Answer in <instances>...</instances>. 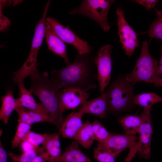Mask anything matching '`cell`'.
I'll return each instance as SVG.
<instances>
[{
    "label": "cell",
    "instance_id": "cell-1",
    "mask_svg": "<svg viewBox=\"0 0 162 162\" xmlns=\"http://www.w3.org/2000/svg\"><path fill=\"white\" fill-rule=\"evenodd\" d=\"M51 76L63 89L73 88L88 92L97 87L98 75L92 52L75 55V60L59 70L54 69Z\"/></svg>",
    "mask_w": 162,
    "mask_h": 162
},
{
    "label": "cell",
    "instance_id": "cell-2",
    "mask_svg": "<svg viewBox=\"0 0 162 162\" xmlns=\"http://www.w3.org/2000/svg\"><path fill=\"white\" fill-rule=\"evenodd\" d=\"M48 74L38 72L31 76V87L29 89L35 95L47 110L59 130L64 118L60 106L63 89L54 80L48 78Z\"/></svg>",
    "mask_w": 162,
    "mask_h": 162
},
{
    "label": "cell",
    "instance_id": "cell-3",
    "mask_svg": "<svg viewBox=\"0 0 162 162\" xmlns=\"http://www.w3.org/2000/svg\"><path fill=\"white\" fill-rule=\"evenodd\" d=\"M149 44L144 41L140 55L132 71L126 74L125 78L133 85L140 82L153 84L156 86H162V79L158 68V62L150 55Z\"/></svg>",
    "mask_w": 162,
    "mask_h": 162
},
{
    "label": "cell",
    "instance_id": "cell-4",
    "mask_svg": "<svg viewBox=\"0 0 162 162\" xmlns=\"http://www.w3.org/2000/svg\"><path fill=\"white\" fill-rule=\"evenodd\" d=\"M50 3V1L47 2L42 16L35 27L30 53L28 58L18 70L13 73V80L17 84L23 83L24 79L27 77L39 72L37 68V57L45 37L46 16Z\"/></svg>",
    "mask_w": 162,
    "mask_h": 162
},
{
    "label": "cell",
    "instance_id": "cell-5",
    "mask_svg": "<svg viewBox=\"0 0 162 162\" xmlns=\"http://www.w3.org/2000/svg\"><path fill=\"white\" fill-rule=\"evenodd\" d=\"M133 84L125 77H118L111 85L106 93L108 104L107 111L114 114L128 109L134 104Z\"/></svg>",
    "mask_w": 162,
    "mask_h": 162
},
{
    "label": "cell",
    "instance_id": "cell-6",
    "mask_svg": "<svg viewBox=\"0 0 162 162\" xmlns=\"http://www.w3.org/2000/svg\"><path fill=\"white\" fill-rule=\"evenodd\" d=\"M114 0H84L77 8L69 12L71 15H81L92 19L99 25L104 32L108 31L110 26L107 16Z\"/></svg>",
    "mask_w": 162,
    "mask_h": 162
},
{
    "label": "cell",
    "instance_id": "cell-7",
    "mask_svg": "<svg viewBox=\"0 0 162 162\" xmlns=\"http://www.w3.org/2000/svg\"><path fill=\"white\" fill-rule=\"evenodd\" d=\"M112 48L110 44L104 45L98 50L97 55L94 56L99 90L101 93L104 92L111 79L112 68L111 55Z\"/></svg>",
    "mask_w": 162,
    "mask_h": 162
},
{
    "label": "cell",
    "instance_id": "cell-8",
    "mask_svg": "<svg viewBox=\"0 0 162 162\" xmlns=\"http://www.w3.org/2000/svg\"><path fill=\"white\" fill-rule=\"evenodd\" d=\"M46 21L50 24L55 33L64 42L73 46L79 54L92 52V48L86 41L81 39L68 27L63 26L55 18L48 17L46 18Z\"/></svg>",
    "mask_w": 162,
    "mask_h": 162
},
{
    "label": "cell",
    "instance_id": "cell-9",
    "mask_svg": "<svg viewBox=\"0 0 162 162\" xmlns=\"http://www.w3.org/2000/svg\"><path fill=\"white\" fill-rule=\"evenodd\" d=\"M116 12L119 40L122 44V49L125 52L126 55L130 57L139 46V42L137 34L126 21L121 9L117 8Z\"/></svg>",
    "mask_w": 162,
    "mask_h": 162
},
{
    "label": "cell",
    "instance_id": "cell-10",
    "mask_svg": "<svg viewBox=\"0 0 162 162\" xmlns=\"http://www.w3.org/2000/svg\"><path fill=\"white\" fill-rule=\"evenodd\" d=\"M151 107H144L141 113V122L138 134L140 146L137 153L142 158L148 159L151 157V147L153 130L151 118Z\"/></svg>",
    "mask_w": 162,
    "mask_h": 162
},
{
    "label": "cell",
    "instance_id": "cell-11",
    "mask_svg": "<svg viewBox=\"0 0 162 162\" xmlns=\"http://www.w3.org/2000/svg\"><path fill=\"white\" fill-rule=\"evenodd\" d=\"M138 139L134 135L112 133L103 143L107 150L116 158L127 148H130L136 145Z\"/></svg>",
    "mask_w": 162,
    "mask_h": 162
},
{
    "label": "cell",
    "instance_id": "cell-12",
    "mask_svg": "<svg viewBox=\"0 0 162 162\" xmlns=\"http://www.w3.org/2000/svg\"><path fill=\"white\" fill-rule=\"evenodd\" d=\"M89 96V93L85 91L73 88L63 89L60 103L62 112L75 109L87 101Z\"/></svg>",
    "mask_w": 162,
    "mask_h": 162
},
{
    "label": "cell",
    "instance_id": "cell-13",
    "mask_svg": "<svg viewBox=\"0 0 162 162\" xmlns=\"http://www.w3.org/2000/svg\"><path fill=\"white\" fill-rule=\"evenodd\" d=\"M84 114L73 111L69 114L63 121L58 133L64 138L75 139L82 125V118Z\"/></svg>",
    "mask_w": 162,
    "mask_h": 162
},
{
    "label": "cell",
    "instance_id": "cell-14",
    "mask_svg": "<svg viewBox=\"0 0 162 162\" xmlns=\"http://www.w3.org/2000/svg\"><path fill=\"white\" fill-rule=\"evenodd\" d=\"M107 110V97L105 92L102 93L98 97L85 101L77 109L78 112L84 114L88 113L101 118H106Z\"/></svg>",
    "mask_w": 162,
    "mask_h": 162
},
{
    "label": "cell",
    "instance_id": "cell-15",
    "mask_svg": "<svg viewBox=\"0 0 162 162\" xmlns=\"http://www.w3.org/2000/svg\"><path fill=\"white\" fill-rule=\"evenodd\" d=\"M45 37L49 50L62 58L66 65L70 62L67 55L65 43L53 31L50 24L45 22Z\"/></svg>",
    "mask_w": 162,
    "mask_h": 162
},
{
    "label": "cell",
    "instance_id": "cell-16",
    "mask_svg": "<svg viewBox=\"0 0 162 162\" xmlns=\"http://www.w3.org/2000/svg\"><path fill=\"white\" fill-rule=\"evenodd\" d=\"M17 85L20 89V92L18 98L16 99V106H21L31 110L49 115L47 110L42 103H37L36 102L32 94L26 88L23 83L18 84Z\"/></svg>",
    "mask_w": 162,
    "mask_h": 162
},
{
    "label": "cell",
    "instance_id": "cell-17",
    "mask_svg": "<svg viewBox=\"0 0 162 162\" xmlns=\"http://www.w3.org/2000/svg\"><path fill=\"white\" fill-rule=\"evenodd\" d=\"M44 151L40 155L47 162H55L61 154L59 135L54 133L50 134L47 139L42 144Z\"/></svg>",
    "mask_w": 162,
    "mask_h": 162
},
{
    "label": "cell",
    "instance_id": "cell-18",
    "mask_svg": "<svg viewBox=\"0 0 162 162\" xmlns=\"http://www.w3.org/2000/svg\"><path fill=\"white\" fill-rule=\"evenodd\" d=\"M55 162H91V161L82 152L79 143L75 141L65 148L64 152Z\"/></svg>",
    "mask_w": 162,
    "mask_h": 162
},
{
    "label": "cell",
    "instance_id": "cell-19",
    "mask_svg": "<svg viewBox=\"0 0 162 162\" xmlns=\"http://www.w3.org/2000/svg\"><path fill=\"white\" fill-rule=\"evenodd\" d=\"M2 105L0 110V119L4 124L8 123L10 117L16 106V99L13 96V92L8 90L6 94L1 98Z\"/></svg>",
    "mask_w": 162,
    "mask_h": 162
},
{
    "label": "cell",
    "instance_id": "cell-20",
    "mask_svg": "<svg viewBox=\"0 0 162 162\" xmlns=\"http://www.w3.org/2000/svg\"><path fill=\"white\" fill-rule=\"evenodd\" d=\"M118 122L123 127L125 133L135 135L138 134L141 125V116L128 114L120 118Z\"/></svg>",
    "mask_w": 162,
    "mask_h": 162
},
{
    "label": "cell",
    "instance_id": "cell-21",
    "mask_svg": "<svg viewBox=\"0 0 162 162\" xmlns=\"http://www.w3.org/2000/svg\"><path fill=\"white\" fill-rule=\"evenodd\" d=\"M95 140L92 124L87 120L82 124L75 139L85 148L89 149Z\"/></svg>",
    "mask_w": 162,
    "mask_h": 162
},
{
    "label": "cell",
    "instance_id": "cell-22",
    "mask_svg": "<svg viewBox=\"0 0 162 162\" xmlns=\"http://www.w3.org/2000/svg\"><path fill=\"white\" fill-rule=\"evenodd\" d=\"M133 102L144 108L152 107L156 103L162 102V97L152 92L145 93L134 97Z\"/></svg>",
    "mask_w": 162,
    "mask_h": 162
},
{
    "label": "cell",
    "instance_id": "cell-23",
    "mask_svg": "<svg viewBox=\"0 0 162 162\" xmlns=\"http://www.w3.org/2000/svg\"><path fill=\"white\" fill-rule=\"evenodd\" d=\"M44 151L42 147H39L37 149L23 152L19 155H17L12 152L8 154L11 160V162H32L38 155Z\"/></svg>",
    "mask_w": 162,
    "mask_h": 162
},
{
    "label": "cell",
    "instance_id": "cell-24",
    "mask_svg": "<svg viewBox=\"0 0 162 162\" xmlns=\"http://www.w3.org/2000/svg\"><path fill=\"white\" fill-rule=\"evenodd\" d=\"M94 158L99 162H115L116 158L107 150L103 143H98L94 149Z\"/></svg>",
    "mask_w": 162,
    "mask_h": 162
},
{
    "label": "cell",
    "instance_id": "cell-25",
    "mask_svg": "<svg viewBox=\"0 0 162 162\" xmlns=\"http://www.w3.org/2000/svg\"><path fill=\"white\" fill-rule=\"evenodd\" d=\"M154 8L157 17L156 20L150 24L148 32V35L150 37L162 40V11L155 7Z\"/></svg>",
    "mask_w": 162,
    "mask_h": 162
},
{
    "label": "cell",
    "instance_id": "cell-26",
    "mask_svg": "<svg viewBox=\"0 0 162 162\" xmlns=\"http://www.w3.org/2000/svg\"><path fill=\"white\" fill-rule=\"evenodd\" d=\"M17 129L13 140L12 141L13 148L16 147L21 143L26 134L30 131L31 125L22 122L18 121Z\"/></svg>",
    "mask_w": 162,
    "mask_h": 162
},
{
    "label": "cell",
    "instance_id": "cell-27",
    "mask_svg": "<svg viewBox=\"0 0 162 162\" xmlns=\"http://www.w3.org/2000/svg\"><path fill=\"white\" fill-rule=\"evenodd\" d=\"M92 124L95 140H97L98 142L104 143L111 133L98 121L95 120Z\"/></svg>",
    "mask_w": 162,
    "mask_h": 162
},
{
    "label": "cell",
    "instance_id": "cell-28",
    "mask_svg": "<svg viewBox=\"0 0 162 162\" xmlns=\"http://www.w3.org/2000/svg\"><path fill=\"white\" fill-rule=\"evenodd\" d=\"M50 135V134H38L30 130L26 134L22 141H27L34 146H38L40 144H42L47 139Z\"/></svg>",
    "mask_w": 162,
    "mask_h": 162
},
{
    "label": "cell",
    "instance_id": "cell-29",
    "mask_svg": "<svg viewBox=\"0 0 162 162\" xmlns=\"http://www.w3.org/2000/svg\"><path fill=\"white\" fill-rule=\"evenodd\" d=\"M27 111L34 123L47 122L55 125V122L49 115L27 109Z\"/></svg>",
    "mask_w": 162,
    "mask_h": 162
},
{
    "label": "cell",
    "instance_id": "cell-30",
    "mask_svg": "<svg viewBox=\"0 0 162 162\" xmlns=\"http://www.w3.org/2000/svg\"><path fill=\"white\" fill-rule=\"evenodd\" d=\"M15 110L18 116V121H20L31 125L34 123L27 111L21 106H16Z\"/></svg>",
    "mask_w": 162,
    "mask_h": 162
},
{
    "label": "cell",
    "instance_id": "cell-31",
    "mask_svg": "<svg viewBox=\"0 0 162 162\" xmlns=\"http://www.w3.org/2000/svg\"><path fill=\"white\" fill-rule=\"evenodd\" d=\"M133 1L142 5L145 7L147 10L154 7L156 3L158 2V1L157 0H135Z\"/></svg>",
    "mask_w": 162,
    "mask_h": 162
},
{
    "label": "cell",
    "instance_id": "cell-32",
    "mask_svg": "<svg viewBox=\"0 0 162 162\" xmlns=\"http://www.w3.org/2000/svg\"><path fill=\"white\" fill-rule=\"evenodd\" d=\"M140 146V144L138 142L134 146L129 148V151L127 157L123 162H130L134 158Z\"/></svg>",
    "mask_w": 162,
    "mask_h": 162
},
{
    "label": "cell",
    "instance_id": "cell-33",
    "mask_svg": "<svg viewBox=\"0 0 162 162\" xmlns=\"http://www.w3.org/2000/svg\"><path fill=\"white\" fill-rule=\"evenodd\" d=\"M39 146H37L27 141H23L21 143V148L23 152L37 149Z\"/></svg>",
    "mask_w": 162,
    "mask_h": 162
},
{
    "label": "cell",
    "instance_id": "cell-34",
    "mask_svg": "<svg viewBox=\"0 0 162 162\" xmlns=\"http://www.w3.org/2000/svg\"><path fill=\"white\" fill-rule=\"evenodd\" d=\"M7 154L0 141V162H7Z\"/></svg>",
    "mask_w": 162,
    "mask_h": 162
},
{
    "label": "cell",
    "instance_id": "cell-35",
    "mask_svg": "<svg viewBox=\"0 0 162 162\" xmlns=\"http://www.w3.org/2000/svg\"><path fill=\"white\" fill-rule=\"evenodd\" d=\"M161 57L159 61L158 62V68L162 76V46L160 48Z\"/></svg>",
    "mask_w": 162,
    "mask_h": 162
},
{
    "label": "cell",
    "instance_id": "cell-36",
    "mask_svg": "<svg viewBox=\"0 0 162 162\" xmlns=\"http://www.w3.org/2000/svg\"><path fill=\"white\" fill-rule=\"evenodd\" d=\"M46 159L40 155L37 156L32 162H46Z\"/></svg>",
    "mask_w": 162,
    "mask_h": 162
}]
</instances>
